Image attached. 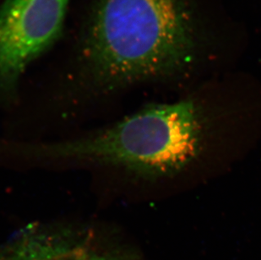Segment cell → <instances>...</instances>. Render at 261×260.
Masks as SVG:
<instances>
[{
    "label": "cell",
    "mask_w": 261,
    "mask_h": 260,
    "mask_svg": "<svg viewBox=\"0 0 261 260\" xmlns=\"http://www.w3.org/2000/svg\"><path fill=\"white\" fill-rule=\"evenodd\" d=\"M195 47L185 0H96L81 59L94 83L114 89L181 74Z\"/></svg>",
    "instance_id": "1"
},
{
    "label": "cell",
    "mask_w": 261,
    "mask_h": 260,
    "mask_svg": "<svg viewBox=\"0 0 261 260\" xmlns=\"http://www.w3.org/2000/svg\"><path fill=\"white\" fill-rule=\"evenodd\" d=\"M70 0H5L0 6V92L12 95L35 59L60 37Z\"/></svg>",
    "instance_id": "3"
},
{
    "label": "cell",
    "mask_w": 261,
    "mask_h": 260,
    "mask_svg": "<svg viewBox=\"0 0 261 260\" xmlns=\"http://www.w3.org/2000/svg\"><path fill=\"white\" fill-rule=\"evenodd\" d=\"M0 260H144L130 246L110 238L87 232L73 243L49 254L16 258L0 253Z\"/></svg>",
    "instance_id": "4"
},
{
    "label": "cell",
    "mask_w": 261,
    "mask_h": 260,
    "mask_svg": "<svg viewBox=\"0 0 261 260\" xmlns=\"http://www.w3.org/2000/svg\"><path fill=\"white\" fill-rule=\"evenodd\" d=\"M202 123L194 101L149 106L119 123L65 142L25 150L40 158L113 165L149 178L168 177L197 157Z\"/></svg>",
    "instance_id": "2"
}]
</instances>
